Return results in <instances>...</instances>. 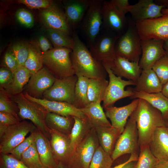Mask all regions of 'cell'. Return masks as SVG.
<instances>
[{
    "mask_svg": "<svg viewBox=\"0 0 168 168\" xmlns=\"http://www.w3.org/2000/svg\"><path fill=\"white\" fill-rule=\"evenodd\" d=\"M134 113L140 149L149 146L156 129L167 127L168 123L159 110L142 99H139L138 105Z\"/></svg>",
    "mask_w": 168,
    "mask_h": 168,
    "instance_id": "1",
    "label": "cell"
},
{
    "mask_svg": "<svg viewBox=\"0 0 168 168\" xmlns=\"http://www.w3.org/2000/svg\"><path fill=\"white\" fill-rule=\"evenodd\" d=\"M73 37L75 44L70 56L75 74L90 79L106 78L108 74L103 64L92 56L76 32Z\"/></svg>",
    "mask_w": 168,
    "mask_h": 168,
    "instance_id": "2",
    "label": "cell"
},
{
    "mask_svg": "<svg viewBox=\"0 0 168 168\" xmlns=\"http://www.w3.org/2000/svg\"><path fill=\"white\" fill-rule=\"evenodd\" d=\"M72 51L68 48H54L42 53L44 67L58 79L75 75L70 56Z\"/></svg>",
    "mask_w": 168,
    "mask_h": 168,
    "instance_id": "3",
    "label": "cell"
},
{
    "mask_svg": "<svg viewBox=\"0 0 168 168\" xmlns=\"http://www.w3.org/2000/svg\"><path fill=\"white\" fill-rule=\"evenodd\" d=\"M12 96L18 106L19 117L30 121L49 140L50 129L45 122L48 112L45 108L39 104L26 98L22 92Z\"/></svg>",
    "mask_w": 168,
    "mask_h": 168,
    "instance_id": "4",
    "label": "cell"
},
{
    "mask_svg": "<svg viewBox=\"0 0 168 168\" xmlns=\"http://www.w3.org/2000/svg\"><path fill=\"white\" fill-rule=\"evenodd\" d=\"M126 31L117 40L115 46L116 55L129 61L139 62L141 54V40L136 26L132 18L128 19Z\"/></svg>",
    "mask_w": 168,
    "mask_h": 168,
    "instance_id": "5",
    "label": "cell"
},
{
    "mask_svg": "<svg viewBox=\"0 0 168 168\" xmlns=\"http://www.w3.org/2000/svg\"><path fill=\"white\" fill-rule=\"evenodd\" d=\"M99 145L96 130L92 128L74 149L67 168H89Z\"/></svg>",
    "mask_w": 168,
    "mask_h": 168,
    "instance_id": "6",
    "label": "cell"
},
{
    "mask_svg": "<svg viewBox=\"0 0 168 168\" xmlns=\"http://www.w3.org/2000/svg\"><path fill=\"white\" fill-rule=\"evenodd\" d=\"M120 36L102 28L94 42L89 46L92 56L103 65H110L115 58V44Z\"/></svg>",
    "mask_w": 168,
    "mask_h": 168,
    "instance_id": "7",
    "label": "cell"
},
{
    "mask_svg": "<svg viewBox=\"0 0 168 168\" xmlns=\"http://www.w3.org/2000/svg\"><path fill=\"white\" fill-rule=\"evenodd\" d=\"M138 131L134 111L116 142L111 157L114 161L126 154H138Z\"/></svg>",
    "mask_w": 168,
    "mask_h": 168,
    "instance_id": "8",
    "label": "cell"
},
{
    "mask_svg": "<svg viewBox=\"0 0 168 168\" xmlns=\"http://www.w3.org/2000/svg\"><path fill=\"white\" fill-rule=\"evenodd\" d=\"M103 1L91 0L80 26L89 46L94 42L102 29V6Z\"/></svg>",
    "mask_w": 168,
    "mask_h": 168,
    "instance_id": "9",
    "label": "cell"
},
{
    "mask_svg": "<svg viewBox=\"0 0 168 168\" xmlns=\"http://www.w3.org/2000/svg\"><path fill=\"white\" fill-rule=\"evenodd\" d=\"M108 74L109 81L104 99L103 106L105 108L113 106L118 100L127 97H131L134 94L131 89L125 90V87L129 85H136V83L131 80H125L116 76L112 72L109 66L103 65Z\"/></svg>",
    "mask_w": 168,
    "mask_h": 168,
    "instance_id": "10",
    "label": "cell"
},
{
    "mask_svg": "<svg viewBox=\"0 0 168 168\" xmlns=\"http://www.w3.org/2000/svg\"><path fill=\"white\" fill-rule=\"evenodd\" d=\"M37 128L32 122L24 120L8 127L0 138V153L10 154L12 150L25 138L29 133Z\"/></svg>",
    "mask_w": 168,
    "mask_h": 168,
    "instance_id": "11",
    "label": "cell"
},
{
    "mask_svg": "<svg viewBox=\"0 0 168 168\" xmlns=\"http://www.w3.org/2000/svg\"><path fill=\"white\" fill-rule=\"evenodd\" d=\"M78 77L76 75L62 79L56 78L49 89L43 94V98L72 104L75 98V90Z\"/></svg>",
    "mask_w": 168,
    "mask_h": 168,
    "instance_id": "12",
    "label": "cell"
},
{
    "mask_svg": "<svg viewBox=\"0 0 168 168\" xmlns=\"http://www.w3.org/2000/svg\"><path fill=\"white\" fill-rule=\"evenodd\" d=\"M141 40L156 39L168 40V14L162 16L136 22Z\"/></svg>",
    "mask_w": 168,
    "mask_h": 168,
    "instance_id": "13",
    "label": "cell"
},
{
    "mask_svg": "<svg viewBox=\"0 0 168 168\" xmlns=\"http://www.w3.org/2000/svg\"><path fill=\"white\" fill-rule=\"evenodd\" d=\"M102 28L119 36L127 30L128 19L119 12L110 1L104 0L102 6Z\"/></svg>",
    "mask_w": 168,
    "mask_h": 168,
    "instance_id": "14",
    "label": "cell"
},
{
    "mask_svg": "<svg viewBox=\"0 0 168 168\" xmlns=\"http://www.w3.org/2000/svg\"><path fill=\"white\" fill-rule=\"evenodd\" d=\"M50 145L54 161L58 166L67 168L74 150L69 136L50 129Z\"/></svg>",
    "mask_w": 168,
    "mask_h": 168,
    "instance_id": "15",
    "label": "cell"
},
{
    "mask_svg": "<svg viewBox=\"0 0 168 168\" xmlns=\"http://www.w3.org/2000/svg\"><path fill=\"white\" fill-rule=\"evenodd\" d=\"M164 43V40L154 39L141 40L142 54L139 64L142 70L152 69L157 61L166 55Z\"/></svg>",
    "mask_w": 168,
    "mask_h": 168,
    "instance_id": "16",
    "label": "cell"
},
{
    "mask_svg": "<svg viewBox=\"0 0 168 168\" xmlns=\"http://www.w3.org/2000/svg\"><path fill=\"white\" fill-rule=\"evenodd\" d=\"M41 20L47 29L57 30L70 35L72 29L69 24L65 12L53 3L49 7L42 10Z\"/></svg>",
    "mask_w": 168,
    "mask_h": 168,
    "instance_id": "17",
    "label": "cell"
},
{
    "mask_svg": "<svg viewBox=\"0 0 168 168\" xmlns=\"http://www.w3.org/2000/svg\"><path fill=\"white\" fill-rule=\"evenodd\" d=\"M56 78L44 67L31 75L25 86V92L31 96L40 98L51 87Z\"/></svg>",
    "mask_w": 168,
    "mask_h": 168,
    "instance_id": "18",
    "label": "cell"
},
{
    "mask_svg": "<svg viewBox=\"0 0 168 168\" xmlns=\"http://www.w3.org/2000/svg\"><path fill=\"white\" fill-rule=\"evenodd\" d=\"M24 94L26 98L41 105L48 112L65 117L72 116L82 118L86 117L81 109L76 108L70 103L51 101L44 98H35L26 92Z\"/></svg>",
    "mask_w": 168,
    "mask_h": 168,
    "instance_id": "19",
    "label": "cell"
},
{
    "mask_svg": "<svg viewBox=\"0 0 168 168\" xmlns=\"http://www.w3.org/2000/svg\"><path fill=\"white\" fill-rule=\"evenodd\" d=\"M163 8V6L156 4L154 0H139L134 5H130L128 11L136 22L161 17L163 15L162 13Z\"/></svg>",
    "mask_w": 168,
    "mask_h": 168,
    "instance_id": "20",
    "label": "cell"
},
{
    "mask_svg": "<svg viewBox=\"0 0 168 168\" xmlns=\"http://www.w3.org/2000/svg\"><path fill=\"white\" fill-rule=\"evenodd\" d=\"M139 99H134L130 103L120 107L113 106L105 108V114L111 122V126L121 134L124 131L129 117L136 109Z\"/></svg>",
    "mask_w": 168,
    "mask_h": 168,
    "instance_id": "21",
    "label": "cell"
},
{
    "mask_svg": "<svg viewBox=\"0 0 168 168\" xmlns=\"http://www.w3.org/2000/svg\"><path fill=\"white\" fill-rule=\"evenodd\" d=\"M108 65L116 76L124 77L136 83L142 70L139 63L131 62L117 55H116L114 60Z\"/></svg>",
    "mask_w": 168,
    "mask_h": 168,
    "instance_id": "22",
    "label": "cell"
},
{
    "mask_svg": "<svg viewBox=\"0 0 168 168\" xmlns=\"http://www.w3.org/2000/svg\"><path fill=\"white\" fill-rule=\"evenodd\" d=\"M90 2L91 0H70L63 2L65 14L72 29H76L80 27Z\"/></svg>",
    "mask_w": 168,
    "mask_h": 168,
    "instance_id": "23",
    "label": "cell"
},
{
    "mask_svg": "<svg viewBox=\"0 0 168 168\" xmlns=\"http://www.w3.org/2000/svg\"><path fill=\"white\" fill-rule=\"evenodd\" d=\"M153 156L160 161H168V129L167 127L157 128L149 144Z\"/></svg>",
    "mask_w": 168,
    "mask_h": 168,
    "instance_id": "24",
    "label": "cell"
},
{
    "mask_svg": "<svg viewBox=\"0 0 168 168\" xmlns=\"http://www.w3.org/2000/svg\"><path fill=\"white\" fill-rule=\"evenodd\" d=\"M162 85L152 69L142 70L135 86L131 88L133 91L152 93L161 92Z\"/></svg>",
    "mask_w": 168,
    "mask_h": 168,
    "instance_id": "25",
    "label": "cell"
},
{
    "mask_svg": "<svg viewBox=\"0 0 168 168\" xmlns=\"http://www.w3.org/2000/svg\"><path fill=\"white\" fill-rule=\"evenodd\" d=\"M35 142L41 162L44 168H57L54 159L49 140L38 128Z\"/></svg>",
    "mask_w": 168,
    "mask_h": 168,
    "instance_id": "26",
    "label": "cell"
},
{
    "mask_svg": "<svg viewBox=\"0 0 168 168\" xmlns=\"http://www.w3.org/2000/svg\"><path fill=\"white\" fill-rule=\"evenodd\" d=\"M95 129L100 146L111 156L121 134L117 128L112 126L99 127Z\"/></svg>",
    "mask_w": 168,
    "mask_h": 168,
    "instance_id": "27",
    "label": "cell"
},
{
    "mask_svg": "<svg viewBox=\"0 0 168 168\" xmlns=\"http://www.w3.org/2000/svg\"><path fill=\"white\" fill-rule=\"evenodd\" d=\"M101 102H92L88 104L81 110L87 118L92 128L111 126V124L107 119Z\"/></svg>",
    "mask_w": 168,
    "mask_h": 168,
    "instance_id": "28",
    "label": "cell"
},
{
    "mask_svg": "<svg viewBox=\"0 0 168 168\" xmlns=\"http://www.w3.org/2000/svg\"><path fill=\"white\" fill-rule=\"evenodd\" d=\"M45 122L49 129L54 130L69 136L74 124V119L73 116H63L48 112Z\"/></svg>",
    "mask_w": 168,
    "mask_h": 168,
    "instance_id": "29",
    "label": "cell"
},
{
    "mask_svg": "<svg viewBox=\"0 0 168 168\" xmlns=\"http://www.w3.org/2000/svg\"><path fill=\"white\" fill-rule=\"evenodd\" d=\"M134 95L131 99H143L150 104L161 113L164 119L168 120V98L165 96L161 92L147 93L142 92L134 91Z\"/></svg>",
    "mask_w": 168,
    "mask_h": 168,
    "instance_id": "30",
    "label": "cell"
},
{
    "mask_svg": "<svg viewBox=\"0 0 168 168\" xmlns=\"http://www.w3.org/2000/svg\"><path fill=\"white\" fill-rule=\"evenodd\" d=\"M13 80L6 89L2 90L13 96L22 92L31 76L29 70L24 66H19L13 72Z\"/></svg>",
    "mask_w": 168,
    "mask_h": 168,
    "instance_id": "31",
    "label": "cell"
},
{
    "mask_svg": "<svg viewBox=\"0 0 168 168\" xmlns=\"http://www.w3.org/2000/svg\"><path fill=\"white\" fill-rule=\"evenodd\" d=\"M74 123L69 136L74 150L76 146L93 128L87 118L74 117Z\"/></svg>",
    "mask_w": 168,
    "mask_h": 168,
    "instance_id": "32",
    "label": "cell"
},
{
    "mask_svg": "<svg viewBox=\"0 0 168 168\" xmlns=\"http://www.w3.org/2000/svg\"><path fill=\"white\" fill-rule=\"evenodd\" d=\"M109 81L106 78L90 79L88 88V104L103 101Z\"/></svg>",
    "mask_w": 168,
    "mask_h": 168,
    "instance_id": "33",
    "label": "cell"
},
{
    "mask_svg": "<svg viewBox=\"0 0 168 168\" xmlns=\"http://www.w3.org/2000/svg\"><path fill=\"white\" fill-rule=\"evenodd\" d=\"M29 45V54L24 66L32 75L44 67L43 61L42 53L36 42H30Z\"/></svg>",
    "mask_w": 168,
    "mask_h": 168,
    "instance_id": "34",
    "label": "cell"
},
{
    "mask_svg": "<svg viewBox=\"0 0 168 168\" xmlns=\"http://www.w3.org/2000/svg\"><path fill=\"white\" fill-rule=\"evenodd\" d=\"M89 78L85 77H78L75 90V98L72 105L81 109L88 105V88Z\"/></svg>",
    "mask_w": 168,
    "mask_h": 168,
    "instance_id": "35",
    "label": "cell"
},
{
    "mask_svg": "<svg viewBox=\"0 0 168 168\" xmlns=\"http://www.w3.org/2000/svg\"><path fill=\"white\" fill-rule=\"evenodd\" d=\"M47 31L54 48H66L72 49L75 45L74 39L62 31L47 29Z\"/></svg>",
    "mask_w": 168,
    "mask_h": 168,
    "instance_id": "36",
    "label": "cell"
},
{
    "mask_svg": "<svg viewBox=\"0 0 168 168\" xmlns=\"http://www.w3.org/2000/svg\"><path fill=\"white\" fill-rule=\"evenodd\" d=\"M21 161L28 168H44L40 161L35 141L23 153Z\"/></svg>",
    "mask_w": 168,
    "mask_h": 168,
    "instance_id": "37",
    "label": "cell"
},
{
    "mask_svg": "<svg viewBox=\"0 0 168 168\" xmlns=\"http://www.w3.org/2000/svg\"><path fill=\"white\" fill-rule=\"evenodd\" d=\"M113 162L111 156L99 145L93 156L89 168H110Z\"/></svg>",
    "mask_w": 168,
    "mask_h": 168,
    "instance_id": "38",
    "label": "cell"
},
{
    "mask_svg": "<svg viewBox=\"0 0 168 168\" xmlns=\"http://www.w3.org/2000/svg\"><path fill=\"white\" fill-rule=\"evenodd\" d=\"M140 149L138 159L134 168H155L159 160L152 154L149 146Z\"/></svg>",
    "mask_w": 168,
    "mask_h": 168,
    "instance_id": "39",
    "label": "cell"
},
{
    "mask_svg": "<svg viewBox=\"0 0 168 168\" xmlns=\"http://www.w3.org/2000/svg\"><path fill=\"white\" fill-rule=\"evenodd\" d=\"M18 108L11 96L3 90L0 91V112L11 114L20 120Z\"/></svg>",
    "mask_w": 168,
    "mask_h": 168,
    "instance_id": "40",
    "label": "cell"
},
{
    "mask_svg": "<svg viewBox=\"0 0 168 168\" xmlns=\"http://www.w3.org/2000/svg\"><path fill=\"white\" fill-rule=\"evenodd\" d=\"M29 43L19 42L14 44L10 50L16 58L19 66H24L29 53Z\"/></svg>",
    "mask_w": 168,
    "mask_h": 168,
    "instance_id": "41",
    "label": "cell"
},
{
    "mask_svg": "<svg viewBox=\"0 0 168 168\" xmlns=\"http://www.w3.org/2000/svg\"><path fill=\"white\" fill-rule=\"evenodd\" d=\"M152 69L156 74L162 86L168 82V56L166 54L157 61Z\"/></svg>",
    "mask_w": 168,
    "mask_h": 168,
    "instance_id": "42",
    "label": "cell"
},
{
    "mask_svg": "<svg viewBox=\"0 0 168 168\" xmlns=\"http://www.w3.org/2000/svg\"><path fill=\"white\" fill-rule=\"evenodd\" d=\"M0 168H28L11 154H0Z\"/></svg>",
    "mask_w": 168,
    "mask_h": 168,
    "instance_id": "43",
    "label": "cell"
},
{
    "mask_svg": "<svg viewBox=\"0 0 168 168\" xmlns=\"http://www.w3.org/2000/svg\"><path fill=\"white\" fill-rule=\"evenodd\" d=\"M36 130L34 132L30 133L29 136L15 147L12 150L10 154L16 158L21 160V156L23 153L35 141V132Z\"/></svg>",
    "mask_w": 168,
    "mask_h": 168,
    "instance_id": "44",
    "label": "cell"
},
{
    "mask_svg": "<svg viewBox=\"0 0 168 168\" xmlns=\"http://www.w3.org/2000/svg\"><path fill=\"white\" fill-rule=\"evenodd\" d=\"M17 20L21 25L28 28L32 27L34 25V19L31 13L23 8L17 10L15 14Z\"/></svg>",
    "mask_w": 168,
    "mask_h": 168,
    "instance_id": "45",
    "label": "cell"
},
{
    "mask_svg": "<svg viewBox=\"0 0 168 168\" xmlns=\"http://www.w3.org/2000/svg\"><path fill=\"white\" fill-rule=\"evenodd\" d=\"M16 2L18 3L25 5L30 9H46L50 7L53 3L52 1L49 0H19Z\"/></svg>",
    "mask_w": 168,
    "mask_h": 168,
    "instance_id": "46",
    "label": "cell"
},
{
    "mask_svg": "<svg viewBox=\"0 0 168 168\" xmlns=\"http://www.w3.org/2000/svg\"><path fill=\"white\" fill-rule=\"evenodd\" d=\"M13 73L8 68L2 67L0 68V90L7 88L13 80Z\"/></svg>",
    "mask_w": 168,
    "mask_h": 168,
    "instance_id": "47",
    "label": "cell"
},
{
    "mask_svg": "<svg viewBox=\"0 0 168 168\" xmlns=\"http://www.w3.org/2000/svg\"><path fill=\"white\" fill-rule=\"evenodd\" d=\"M3 64V67L8 68L13 73L19 66L16 58L10 50L7 51L4 55Z\"/></svg>",
    "mask_w": 168,
    "mask_h": 168,
    "instance_id": "48",
    "label": "cell"
},
{
    "mask_svg": "<svg viewBox=\"0 0 168 168\" xmlns=\"http://www.w3.org/2000/svg\"><path fill=\"white\" fill-rule=\"evenodd\" d=\"M20 121L10 114L0 112V125L7 128L17 123Z\"/></svg>",
    "mask_w": 168,
    "mask_h": 168,
    "instance_id": "49",
    "label": "cell"
},
{
    "mask_svg": "<svg viewBox=\"0 0 168 168\" xmlns=\"http://www.w3.org/2000/svg\"><path fill=\"white\" fill-rule=\"evenodd\" d=\"M36 43L42 53L47 52L54 48L49 41L44 35L39 37Z\"/></svg>",
    "mask_w": 168,
    "mask_h": 168,
    "instance_id": "50",
    "label": "cell"
},
{
    "mask_svg": "<svg viewBox=\"0 0 168 168\" xmlns=\"http://www.w3.org/2000/svg\"><path fill=\"white\" fill-rule=\"evenodd\" d=\"M115 7L121 12L125 15L128 12V8L130 4L128 0H110Z\"/></svg>",
    "mask_w": 168,
    "mask_h": 168,
    "instance_id": "51",
    "label": "cell"
},
{
    "mask_svg": "<svg viewBox=\"0 0 168 168\" xmlns=\"http://www.w3.org/2000/svg\"><path fill=\"white\" fill-rule=\"evenodd\" d=\"M138 154H132L129 158L125 162L118 165L114 167H111L110 168H123L128 163L132 161H137L138 159Z\"/></svg>",
    "mask_w": 168,
    "mask_h": 168,
    "instance_id": "52",
    "label": "cell"
},
{
    "mask_svg": "<svg viewBox=\"0 0 168 168\" xmlns=\"http://www.w3.org/2000/svg\"><path fill=\"white\" fill-rule=\"evenodd\" d=\"M154 2L156 4L163 6L164 8H168V0H156Z\"/></svg>",
    "mask_w": 168,
    "mask_h": 168,
    "instance_id": "53",
    "label": "cell"
},
{
    "mask_svg": "<svg viewBox=\"0 0 168 168\" xmlns=\"http://www.w3.org/2000/svg\"><path fill=\"white\" fill-rule=\"evenodd\" d=\"M155 168H168V161L159 160Z\"/></svg>",
    "mask_w": 168,
    "mask_h": 168,
    "instance_id": "54",
    "label": "cell"
},
{
    "mask_svg": "<svg viewBox=\"0 0 168 168\" xmlns=\"http://www.w3.org/2000/svg\"><path fill=\"white\" fill-rule=\"evenodd\" d=\"M161 92L165 96L168 98V82L162 86Z\"/></svg>",
    "mask_w": 168,
    "mask_h": 168,
    "instance_id": "55",
    "label": "cell"
},
{
    "mask_svg": "<svg viewBox=\"0 0 168 168\" xmlns=\"http://www.w3.org/2000/svg\"><path fill=\"white\" fill-rule=\"evenodd\" d=\"M137 161H133L130 162L125 165L123 168H134Z\"/></svg>",
    "mask_w": 168,
    "mask_h": 168,
    "instance_id": "56",
    "label": "cell"
},
{
    "mask_svg": "<svg viewBox=\"0 0 168 168\" xmlns=\"http://www.w3.org/2000/svg\"><path fill=\"white\" fill-rule=\"evenodd\" d=\"M163 48L165 51L166 54L168 56V40L164 41Z\"/></svg>",
    "mask_w": 168,
    "mask_h": 168,
    "instance_id": "57",
    "label": "cell"
},
{
    "mask_svg": "<svg viewBox=\"0 0 168 168\" xmlns=\"http://www.w3.org/2000/svg\"><path fill=\"white\" fill-rule=\"evenodd\" d=\"M162 13L163 15L168 14V8L163 9L162 10Z\"/></svg>",
    "mask_w": 168,
    "mask_h": 168,
    "instance_id": "58",
    "label": "cell"
},
{
    "mask_svg": "<svg viewBox=\"0 0 168 168\" xmlns=\"http://www.w3.org/2000/svg\"><path fill=\"white\" fill-rule=\"evenodd\" d=\"M57 168H67L62 167L60 166H58Z\"/></svg>",
    "mask_w": 168,
    "mask_h": 168,
    "instance_id": "59",
    "label": "cell"
},
{
    "mask_svg": "<svg viewBox=\"0 0 168 168\" xmlns=\"http://www.w3.org/2000/svg\"><path fill=\"white\" fill-rule=\"evenodd\" d=\"M167 129H168V124L167 125Z\"/></svg>",
    "mask_w": 168,
    "mask_h": 168,
    "instance_id": "60",
    "label": "cell"
},
{
    "mask_svg": "<svg viewBox=\"0 0 168 168\" xmlns=\"http://www.w3.org/2000/svg\"><path fill=\"white\" fill-rule=\"evenodd\" d=\"M167 123H168V121H167Z\"/></svg>",
    "mask_w": 168,
    "mask_h": 168,
    "instance_id": "61",
    "label": "cell"
}]
</instances>
